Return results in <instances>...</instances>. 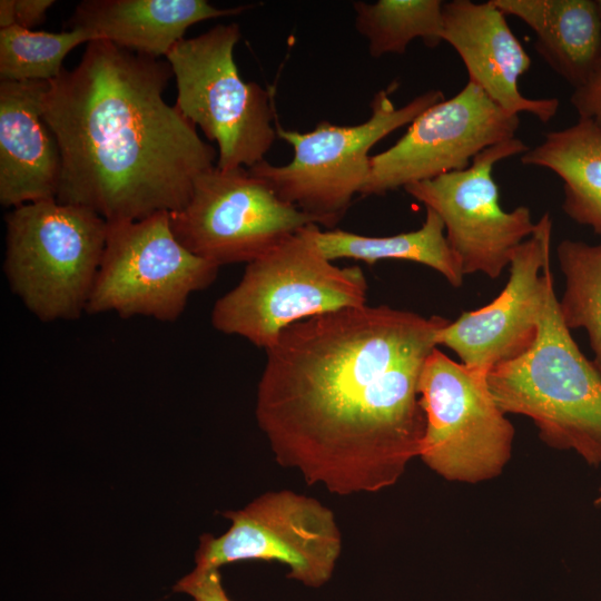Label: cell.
<instances>
[{
  "label": "cell",
  "mask_w": 601,
  "mask_h": 601,
  "mask_svg": "<svg viewBox=\"0 0 601 601\" xmlns=\"http://www.w3.org/2000/svg\"><path fill=\"white\" fill-rule=\"evenodd\" d=\"M449 322L365 304L285 328L255 403L276 462L339 496L395 485L420 455V376Z\"/></svg>",
  "instance_id": "1"
},
{
  "label": "cell",
  "mask_w": 601,
  "mask_h": 601,
  "mask_svg": "<svg viewBox=\"0 0 601 601\" xmlns=\"http://www.w3.org/2000/svg\"><path fill=\"white\" fill-rule=\"evenodd\" d=\"M53 0H1L0 29L19 26L30 29L41 24Z\"/></svg>",
  "instance_id": "25"
},
{
  "label": "cell",
  "mask_w": 601,
  "mask_h": 601,
  "mask_svg": "<svg viewBox=\"0 0 601 601\" xmlns=\"http://www.w3.org/2000/svg\"><path fill=\"white\" fill-rule=\"evenodd\" d=\"M239 39L237 23H220L180 40L166 56L177 85L175 106L217 142L221 170L257 165L277 137L270 93L238 72L234 48Z\"/></svg>",
  "instance_id": "7"
},
{
  "label": "cell",
  "mask_w": 601,
  "mask_h": 601,
  "mask_svg": "<svg viewBox=\"0 0 601 601\" xmlns=\"http://www.w3.org/2000/svg\"><path fill=\"white\" fill-rule=\"evenodd\" d=\"M443 4L441 0L356 1L355 27L366 37L373 58L402 55L416 38L435 48L443 41Z\"/></svg>",
  "instance_id": "21"
},
{
  "label": "cell",
  "mask_w": 601,
  "mask_h": 601,
  "mask_svg": "<svg viewBox=\"0 0 601 601\" xmlns=\"http://www.w3.org/2000/svg\"><path fill=\"white\" fill-rule=\"evenodd\" d=\"M219 267L186 249L168 211L135 221L108 223L106 245L88 314L174 322L189 296L210 286Z\"/></svg>",
  "instance_id": "9"
},
{
  "label": "cell",
  "mask_w": 601,
  "mask_h": 601,
  "mask_svg": "<svg viewBox=\"0 0 601 601\" xmlns=\"http://www.w3.org/2000/svg\"><path fill=\"white\" fill-rule=\"evenodd\" d=\"M316 242L329 260L353 258L368 265L381 259L410 260L433 268L453 287L463 284L464 275L446 239L444 224L430 208H426L422 226L413 231L375 237L336 228H318Z\"/></svg>",
  "instance_id": "20"
},
{
  "label": "cell",
  "mask_w": 601,
  "mask_h": 601,
  "mask_svg": "<svg viewBox=\"0 0 601 601\" xmlns=\"http://www.w3.org/2000/svg\"><path fill=\"white\" fill-rule=\"evenodd\" d=\"M597 4H598L599 13H600V19H601V0H597Z\"/></svg>",
  "instance_id": "28"
},
{
  "label": "cell",
  "mask_w": 601,
  "mask_h": 601,
  "mask_svg": "<svg viewBox=\"0 0 601 601\" xmlns=\"http://www.w3.org/2000/svg\"><path fill=\"white\" fill-rule=\"evenodd\" d=\"M570 101L579 118L590 119L601 126V62L590 79L574 89Z\"/></svg>",
  "instance_id": "26"
},
{
  "label": "cell",
  "mask_w": 601,
  "mask_h": 601,
  "mask_svg": "<svg viewBox=\"0 0 601 601\" xmlns=\"http://www.w3.org/2000/svg\"><path fill=\"white\" fill-rule=\"evenodd\" d=\"M594 504H595L597 506H601V483H600V486H599L598 495H597V497H595V500H594Z\"/></svg>",
  "instance_id": "27"
},
{
  "label": "cell",
  "mask_w": 601,
  "mask_h": 601,
  "mask_svg": "<svg viewBox=\"0 0 601 601\" xmlns=\"http://www.w3.org/2000/svg\"><path fill=\"white\" fill-rule=\"evenodd\" d=\"M173 76L168 61L95 40L49 81L42 116L61 152L57 201L108 223L185 207L216 150L165 101Z\"/></svg>",
  "instance_id": "2"
},
{
  "label": "cell",
  "mask_w": 601,
  "mask_h": 601,
  "mask_svg": "<svg viewBox=\"0 0 601 601\" xmlns=\"http://www.w3.org/2000/svg\"><path fill=\"white\" fill-rule=\"evenodd\" d=\"M317 224H309L246 265L239 283L217 299L213 326L265 351L289 325L366 304L358 266L338 267L321 252Z\"/></svg>",
  "instance_id": "4"
},
{
  "label": "cell",
  "mask_w": 601,
  "mask_h": 601,
  "mask_svg": "<svg viewBox=\"0 0 601 601\" xmlns=\"http://www.w3.org/2000/svg\"><path fill=\"white\" fill-rule=\"evenodd\" d=\"M108 221L56 199L14 207L6 216L3 269L11 290L40 321H72L87 311Z\"/></svg>",
  "instance_id": "5"
},
{
  "label": "cell",
  "mask_w": 601,
  "mask_h": 601,
  "mask_svg": "<svg viewBox=\"0 0 601 601\" xmlns=\"http://www.w3.org/2000/svg\"><path fill=\"white\" fill-rule=\"evenodd\" d=\"M173 590L189 595L193 601H231L218 569L201 571L194 568L174 584Z\"/></svg>",
  "instance_id": "24"
},
{
  "label": "cell",
  "mask_w": 601,
  "mask_h": 601,
  "mask_svg": "<svg viewBox=\"0 0 601 601\" xmlns=\"http://www.w3.org/2000/svg\"><path fill=\"white\" fill-rule=\"evenodd\" d=\"M169 217L177 240L218 267L248 264L303 227L317 224L244 167L215 166L200 175L188 203Z\"/></svg>",
  "instance_id": "11"
},
{
  "label": "cell",
  "mask_w": 601,
  "mask_h": 601,
  "mask_svg": "<svg viewBox=\"0 0 601 601\" xmlns=\"http://www.w3.org/2000/svg\"><path fill=\"white\" fill-rule=\"evenodd\" d=\"M223 534L205 533L195 569L220 570L240 561L278 562L287 578L307 588L325 585L336 569L343 538L334 512L317 499L292 490L267 491L245 506L223 514Z\"/></svg>",
  "instance_id": "10"
},
{
  "label": "cell",
  "mask_w": 601,
  "mask_h": 601,
  "mask_svg": "<svg viewBox=\"0 0 601 601\" xmlns=\"http://www.w3.org/2000/svg\"><path fill=\"white\" fill-rule=\"evenodd\" d=\"M552 218L545 213L533 234L514 250L510 277L490 304L462 313L436 334V344L452 349L461 363L489 373L524 354L535 342L551 287Z\"/></svg>",
  "instance_id": "14"
},
{
  "label": "cell",
  "mask_w": 601,
  "mask_h": 601,
  "mask_svg": "<svg viewBox=\"0 0 601 601\" xmlns=\"http://www.w3.org/2000/svg\"><path fill=\"white\" fill-rule=\"evenodd\" d=\"M486 382L497 406L532 420L544 444L601 465V374L564 324L554 286L534 344L493 366Z\"/></svg>",
  "instance_id": "3"
},
{
  "label": "cell",
  "mask_w": 601,
  "mask_h": 601,
  "mask_svg": "<svg viewBox=\"0 0 601 601\" xmlns=\"http://www.w3.org/2000/svg\"><path fill=\"white\" fill-rule=\"evenodd\" d=\"M525 166L546 168L563 181L562 209L601 240V126L590 119L545 134L520 156ZM601 243V242H600Z\"/></svg>",
  "instance_id": "19"
},
{
  "label": "cell",
  "mask_w": 601,
  "mask_h": 601,
  "mask_svg": "<svg viewBox=\"0 0 601 601\" xmlns=\"http://www.w3.org/2000/svg\"><path fill=\"white\" fill-rule=\"evenodd\" d=\"M98 40L83 30L32 31L19 26L0 29V78L10 81H51L67 55L82 43Z\"/></svg>",
  "instance_id": "23"
},
{
  "label": "cell",
  "mask_w": 601,
  "mask_h": 601,
  "mask_svg": "<svg viewBox=\"0 0 601 601\" xmlns=\"http://www.w3.org/2000/svg\"><path fill=\"white\" fill-rule=\"evenodd\" d=\"M519 115L506 112L473 81L418 115L388 149L371 156L363 195H384L410 184L467 168L484 149L515 138Z\"/></svg>",
  "instance_id": "13"
},
{
  "label": "cell",
  "mask_w": 601,
  "mask_h": 601,
  "mask_svg": "<svg viewBox=\"0 0 601 601\" xmlns=\"http://www.w3.org/2000/svg\"><path fill=\"white\" fill-rule=\"evenodd\" d=\"M442 13V40L457 52L469 80L493 102L506 112H526L543 124L556 115L559 99L528 98L520 91L519 78L530 69L531 58L492 0L447 1Z\"/></svg>",
  "instance_id": "15"
},
{
  "label": "cell",
  "mask_w": 601,
  "mask_h": 601,
  "mask_svg": "<svg viewBox=\"0 0 601 601\" xmlns=\"http://www.w3.org/2000/svg\"><path fill=\"white\" fill-rule=\"evenodd\" d=\"M505 14L528 24L548 66L574 89L601 62V19L597 0H492Z\"/></svg>",
  "instance_id": "18"
},
{
  "label": "cell",
  "mask_w": 601,
  "mask_h": 601,
  "mask_svg": "<svg viewBox=\"0 0 601 601\" xmlns=\"http://www.w3.org/2000/svg\"><path fill=\"white\" fill-rule=\"evenodd\" d=\"M253 4L219 9L206 0H85L67 21L69 30L87 31L98 40L159 58L200 21L239 14Z\"/></svg>",
  "instance_id": "17"
},
{
  "label": "cell",
  "mask_w": 601,
  "mask_h": 601,
  "mask_svg": "<svg viewBox=\"0 0 601 601\" xmlns=\"http://www.w3.org/2000/svg\"><path fill=\"white\" fill-rule=\"evenodd\" d=\"M486 376L437 347L423 366L418 392L425 430L418 457L446 481L492 480L511 459L515 430L495 403Z\"/></svg>",
  "instance_id": "8"
},
{
  "label": "cell",
  "mask_w": 601,
  "mask_h": 601,
  "mask_svg": "<svg viewBox=\"0 0 601 601\" xmlns=\"http://www.w3.org/2000/svg\"><path fill=\"white\" fill-rule=\"evenodd\" d=\"M528 150L529 146L515 137L484 149L465 169L404 187L442 219L464 276L482 273L492 279L500 277L515 248L533 234L536 221L530 208L505 211L492 175L495 164Z\"/></svg>",
  "instance_id": "12"
},
{
  "label": "cell",
  "mask_w": 601,
  "mask_h": 601,
  "mask_svg": "<svg viewBox=\"0 0 601 601\" xmlns=\"http://www.w3.org/2000/svg\"><path fill=\"white\" fill-rule=\"evenodd\" d=\"M390 95L391 88L376 92L370 118L355 126L323 120L313 130L299 132L276 120L277 137L294 149L292 161L276 166L264 159L248 170L282 200L314 217L317 225L334 229L368 177L371 148L445 99L441 90L433 89L396 108Z\"/></svg>",
  "instance_id": "6"
},
{
  "label": "cell",
  "mask_w": 601,
  "mask_h": 601,
  "mask_svg": "<svg viewBox=\"0 0 601 601\" xmlns=\"http://www.w3.org/2000/svg\"><path fill=\"white\" fill-rule=\"evenodd\" d=\"M565 286L559 309L566 327L584 329L601 374V243L563 239L556 246Z\"/></svg>",
  "instance_id": "22"
},
{
  "label": "cell",
  "mask_w": 601,
  "mask_h": 601,
  "mask_svg": "<svg viewBox=\"0 0 601 601\" xmlns=\"http://www.w3.org/2000/svg\"><path fill=\"white\" fill-rule=\"evenodd\" d=\"M48 83L0 82V203L6 207L57 197L62 159L42 116Z\"/></svg>",
  "instance_id": "16"
}]
</instances>
